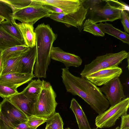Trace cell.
<instances>
[{
	"label": "cell",
	"mask_w": 129,
	"mask_h": 129,
	"mask_svg": "<svg viewBox=\"0 0 129 129\" xmlns=\"http://www.w3.org/2000/svg\"><path fill=\"white\" fill-rule=\"evenodd\" d=\"M62 70V81L67 92L80 97L99 114L108 108L109 102L99 88L85 78L73 75L68 68Z\"/></svg>",
	"instance_id": "1"
},
{
	"label": "cell",
	"mask_w": 129,
	"mask_h": 129,
	"mask_svg": "<svg viewBox=\"0 0 129 129\" xmlns=\"http://www.w3.org/2000/svg\"><path fill=\"white\" fill-rule=\"evenodd\" d=\"M37 58L34 68L35 77L45 78L50 62V52L57 35L48 24H38L35 28Z\"/></svg>",
	"instance_id": "2"
},
{
	"label": "cell",
	"mask_w": 129,
	"mask_h": 129,
	"mask_svg": "<svg viewBox=\"0 0 129 129\" xmlns=\"http://www.w3.org/2000/svg\"><path fill=\"white\" fill-rule=\"evenodd\" d=\"M105 5L99 4L90 8L88 13V18L94 23L107 21L113 22L121 19L123 10L129 12V6L118 0H104Z\"/></svg>",
	"instance_id": "3"
},
{
	"label": "cell",
	"mask_w": 129,
	"mask_h": 129,
	"mask_svg": "<svg viewBox=\"0 0 129 129\" xmlns=\"http://www.w3.org/2000/svg\"><path fill=\"white\" fill-rule=\"evenodd\" d=\"M56 96L50 84L45 81L35 103L33 115L46 119L52 116L58 104L56 101Z\"/></svg>",
	"instance_id": "4"
},
{
	"label": "cell",
	"mask_w": 129,
	"mask_h": 129,
	"mask_svg": "<svg viewBox=\"0 0 129 129\" xmlns=\"http://www.w3.org/2000/svg\"><path fill=\"white\" fill-rule=\"evenodd\" d=\"M129 56V52L122 50L97 56L90 63L85 65L80 75L81 77L85 78L87 75L100 70L118 67L124 59L128 58Z\"/></svg>",
	"instance_id": "5"
},
{
	"label": "cell",
	"mask_w": 129,
	"mask_h": 129,
	"mask_svg": "<svg viewBox=\"0 0 129 129\" xmlns=\"http://www.w3.org/2000/svg\"><path fill=\"white\" fill-rule=\"evenodd\" d=\"M27 120L26 115L8 98L0 102V129H15L18 124Z\"/></svg>",
	"instance_id": "6"
},
{
	"label": "cell",
	"mask_w": 129,
	"mask_h": 129,
	"mask_svg": "<svg viewBox=\"0 0 129 129\" xmlns=\"http://www.w3.org/2000/svg\"><path fill=\"white\" fill-rule=\"evenodd\" d=\"M129 106V98L127 97L99 114L95 119L97 128H109L114 125L120 117L127 114Z\"/></svg>",
	"instance_id": "7"
},
{
	"label": "cell",
	"mask_w": 129,
	"mask_h": 129,
	"mask_svg": "<svg viewBox=\"0 0 129 129\" xmlns=\"http://www.w3.org/2000/svg\"><path fill=\"white\" fill-rule=\"evenodd\" d=\"M32 0V3L29 6L13 10L12 16L14 19L33 25L40 19L48 17L51 13L41 4Z\"/></svg>",
	"instance_id": "8"
},
{
	"label": "cell",
	"mask_w": 129,
	"mask_h": 129,
	"mask_svg": "<svg viewBox=\"0 0 129 129\" xmlns=\"http://www.w3.org/2000/svg\"><path fill=\"white\" fill-rule=\"evenodd\" d=\"M99 88L101 91L105 94V97L111 106L126 98L119 77L112 79Z\"/></svg>",
	"instance_id": "9"
},
{
	"label": "cell",
	"mask_w": 129,
	"mask_h": 129,
	"mask_svg": "<svg viewBox=\"0 0 129 129\" xmlns=\"http://www.w3.org/2000/svg\"><path fill=\"white\" fill-rule=\"evenodd\" d=\"M41 5H52L61 10L68 14L88 9L84 5L83 0H33Z\"/></svg>",
	"instance_id": "10"
},
{
	"label": "cell",
	"mask_w": 129,
	"mask_h": 129,
	"mask_svg": "<svg viewBox=\"0 0 129 129\" xmlns=\"http://www.w3.org/2000/svg\"><path fill=\"white\" fill-rule=\"evenodd\" d=\"M122 72V69L118 67H110L89 74L85 78L96 86H101L119 77Z\"/></svg>",
	"instance_id": "11"
},
{
	"label": "cell",
	"mask_w": 129,
	"mask_h": 129,
	"mask_svg": "<svg viewBox=\"0 0 129 129\" xmlns=\"http://www.w3.org/2000/svg\"><path fill=\"white\" fill-rule=\"evenodd\" d=\"M50 58L63 63L68 68L71 66L78 67L82 64V61L80 57L74 54L65 52L59 47H52Z\"/></svg>",
	"instance_id": "12"
},
{
	"label": "cell",
	"mask_w": 129,
	"mask_h": 129,
	"mask_svg": "<svg viewBox=\"0 0 129 129\" xmlns=\"http://www.w3.org/2000/svg\"><path fill=\"white\" fill-rule=\"evenodd\" d=\"M36 46L22 55L18 62L16 72L22 73L33 74L37 58Z\"/></svg>",
	"instance_id": "13"
},
{
	"label": "cell",
	"mask_w": 129,
	"mask_h": 129,
	"mask_svg": "<svg viewBox=\"0 0 129 129\" xmlns=\"http://www.w3.org/2000/svg\"><path fill=\"white\" fill-rule=\"evenodd\" d=\"M35 77L34 74H25L18 72L0 76V83L16 89L31 80Z\"/></svg>",
	"instance_id": "14"
},
{
	"label": "cell",
	"mask_w": 129,
	"mask_h": 129,
	"mask_svg": "<svg viewBox=\"0 0 129 129\" xmlns=\"http://www.w3.org/2000/svg\"><path fill=\"white\" fill-rule=\"evenodd\" d=\"M8 99L27 117L33 115L35 102L27 98L21 92H18Z\"/></svg>",
	"instance_id": "15"
},
{
	"label": "cell",
	"mask_w": 129,
	"mask_h": 129,
	"mask_svg": "<svg viewBox=\"0 0 129 129\" xmlns=\"http://www.w3.org/2000/svg\"><path fill=\"white\" fill-rule=\"evenodd\" d=\"M14 24L20 30L25 45L29 48H33L36 46V34L33 25L23 23Z\"/></svg>",
	"instance_id": "16"
},
{
	"label": "cell",
	"mask_w": 129,
	"mask_h": 129,
	"mask_svg": "<svg viewBox=\"0 0 129 129\" xmlns=\"http://www.w3.org/2000/svg\"><path fill=\"white\" fill-rule=\"evenodd\" d=\"M70 108L75 115L79 129H91L81 106L74 98L71 100Z\"/></svg>",
	"instance_id": "17"
},
{
	"label": "cell",
	"mask_w": 129,
	"mask_h": 129,
	"mask_svg": "<svg viewBox=\"0 0 129 129\" xmlns=\"http://www.w3.org/2000/svg\"><path fill=\"white\" fill-rule=\"evenodd\" d=\"M44 81L39 79L31 80L21 92L27 98L35 102L42 90Z\"/></svg>",
	"instance_id": "18"
},
{
	"label": "cell",
	"mask_w": 129,
	"mask_h": 129,
	"mask_svg": "<svg viewBox=\"0 0 129 129\" xmlns=\"http://www.w3.org/2000/svg\"><path fill=\"white\" fill-rule=\"evenodd\" d=\"M97 26L104 34L106 33L121 41L123 43L129 44V35L127 33L123 32L114 27L111 24L105 22H100Z\"/></svg>",
	"instance_id": "19"
},
{
	"label": "cell",
	"mask_w": 129,
	"mask_h": 129,
	"mask_svg": "<svg viewBox=\"0 0 129 129\" xmlns=\"http://www.w3.org/2000/svg\"><path fill=\"white\" fill-rule=\"evenodd\" d=\"M25 45L7 32L0 25V52L6 49L17 45Z\"/></svg>",
	"instance_id": "20"
},
{
	"label": "cell",
	"mask_w": 129,
	"mask_h": 129,
	"mask_svg": "<svg viewBox=\"0 0 129 129\" xmlns=\"http://www.w3.org/2000/svg\"><path fill=\"white\" fill-rule=\"evenodd\" d=\"M26 45H17L9 47L1 52V54L3 63L7 59L20 56L29 49Z\"/></svg>",
	"instance_id": "21"
},
{
	"label": "cell",
	"mask_w": 129,
	"mask_h": 129,
	"mask_svg": "<svg viewBox=\"0 0 129 129\" xmlns=\"http://www.w3.org/2000/svg\"><path fill=\"white\" fill-rule=\"evenodd\" d=\"M13 21H4L0 25L8 33L13 37L25 45L22 34Z\"/></svg>",
	"instance_id": "22"
},
{
	"label": "cell",
	"mask_w": 129,
	"mask_h": 129,
	"mask_svg": "<svg viewBox=\"0 0 129 129\" xmlns=\"http://www.w3.org/2000/svg\"><path fill=\"white\" fill-rule=\"evenodd\" d=\"M21 55L9 58L3 64V69L0 76L16 72L18 62Z\"/></svg>",
	"instance_id": "23"
},
{
	"label": "cell",
	"mask_w": 129,
	"mask_h": 129,
	"mask_svg": "<svg viewBox=\"0 0 129 129\" xmlns=\"http://www.w3.org/2000/svg\"><path fill=\"white\" fill-rule=\"evenodd\" d=\"M83 31L97 36L103 37L105 35L97 24L89 19H87L85 21L83 25Z\"/></svg>",
	"instance_id": "24"
},
{
	"label": "cell",
	"mask_w": 129,
	"mask_h": 129,
	"mask_svg": "<svg viewBox=\"0 0 129 129\" xmlns=\"http://www.w3.org/2000/svg\"><path fill=\"white\" fill-rule=\"evenodd\" d=\"M46 126L49 129H63L64 123L59 114L55 112L48 118Z\"/></svg>",
	"instance_id": "25"
},
{
	"label": "cell",
	"mask_w": 129,
	"mask_h": 129,
	"mask_svg": "<svg viewBox=\"0 0 129 129\" xmlns=\"http://www.w3.org/2000/svg\"><path fill=\"white\" fill-rule=\"evenodd\" d=\"M13 9L11 6L3 0H0V16L7 21L15 20L13 17Z\"/></svg>",
	"instance_id": "26"
},
{
	"label": "cell",
	"mask_w": 129,
	"mask_h": 129,
	"mask_svg": "<svg viewBox=\"0 0 129 129\" xmlns=\"http://www.w3.org/2000/svg\"><path fill=\"white\" fill-rule=\"evenodd\" d=\"M18 92L17 89L0 83V96L3 99H8Z\"/></svg>",
	"instance_id": "27"
},
{
	"label": "cell",
	"mask_w": 129,
	"mask_h": 129,
	"mask_svg": "<svg viewBox=\"0 0 129 129\" xmlns=\"http://www.w3.org/2000/svg\"><path fill=\"white\" fill-rule=\"evenodd\" d=\"M9 4L13 10L24 8L30 5L32 3V0H3Z\"/></svg>",
	"instance_id": "28"
},
{
	"label": "cell",
	"mask_w": 129,
	"mask_h": 129,
	"mask_svg": "<svg viewBox=\"0 0 129 129\" xmlns=\"http://www.w3.org/2000/svg\"><path fill=\"white\" fill-rule=\"evenodd\" d=\"M27 118V124L29 127L34 129H37L39 126L46 122L48 119L33 115Z\"/></svg>",
	"instance_id": "29"
},
{
	"label": "cell",
	"mask_w": 129,
	"mask_h": 129,
	"mask_svg": "<svg viewBox=\"0 0 129 129\" xmlns=\"http://www.w3.org/2000/svg\"><path fill=\"white\" fill-rule=\"evenodd\" d=\"M67 14L64 13H50L48 17L56 21L63 23L66 26L67 22L65 17Z\"/></svg>",
	"instance_id": "30"
},
{
	"label": "cell",
	"mask_w": 129,
	"mask_h": 129,
	"mask_svg": "<svg viewBox=\"0 0 129 129\" xmlns=\"http://www.w3.org/2000/svg\"><path fill=\"white\" fill-rule=\"evenodd\" d=\"M121 21L125 32L129 33V12L125 10L122 12Z\"/></svg>",
	"instance_id": "31"
},
{
	"label": "cell",
	"mask_w": 129,
	"mask_h": 129,
	"mask_svg": "<svg viewBox=\"0 0 129 129\" xmlns=\"http://www.w3.org/2000/svg\"><path fill=\"white\" fill-rule=\"evenodd\" d=\"M121 121L119 129L129 128V115L127 114L121 116Z\"/></svg>",
	"instance_id": "32"
},
{
	"label": "cell",
	"mask_w": 129,
	"mask_h": 129,
	"mask_svg": "<svg viewBox=\"0 0 129 129\" xmlns=\"http://www.w3.org/2000/svg\"><path fill=\"white\" fill-rule=\"evenodd\" d=\"M83 2L84 6L89 9L99 4L101 2V1L99 0H83Z\"/></svg>",
	"instance_id": "33"
},
{
	"label": "cell",
	"mask_w": 129,
	"mask_h": 129,
	"mask_svg": "<svg viewBox=\"0 0 129 129\" xmlns=\"http://www.w3.org/2000/svg\"><path fill=\"white\" fill-rule=\"evenodd\" d=\"M42 5L43 7L48 10L50 13H64L61 9L52 5L45 4Z\"/></svg>",
	"instance_id": "34"
},
{
	"label": "cell",
	"mask_w": 129,
	"mask_h": 129,
	"mask_svg": "<svg viewBox=\"0 0 129 129\" xmlns=\"http://www.w3.org/2000/svg\"><path fill=\"white\" fill-rule=\"evenodd\" d=\"M15 129H34L29 127L26 122H22L18 124L16 127Z\"/></svg>",
	"instance_id": "35"
},
{
	"label": "cell",
	"mask_w": 129,
	"mask_h": 129,
	"mask_svg": "<svg viewBox=\"0 0 129 129\" xmlns=\"http://www.w3.org/2000/svg\"><path fill=\"white\" fill-rule=\"evenodd\" d=\"M3 66V61L0 52V74L2 71Z\"/></svg>",
	"instance_id": "36"
},
{
	"label": "cell",
	"mask_w": 129,
	"mask_h": 129,
	"mask_svg": "<svg viewBox=\"0 0 129 129\" xmlns=\"http://www.w3.org/2000/svg\"><path fill=\"white\" fill-rule=\"evenodd\" d=\"M5 19L3 17L0 16V24L3 22L4 21Z\"/></svg>",
	"instance_id": "37"
},
{
	"label": "cell",
	"mask_w": 129,
	"mask_h": 129,
	"mask_svg": "<svg viewBox=\"0 0 129 129\" xmlns=\"http://www.w3.org/2000/svg\"><path fill=\"white\" fill-rule=\"evenodd\" d=\"M119 129V127H118V126H117L114 129Z\"/></svg>",
	"instance_id": "38"
},
{
	"label": "cell",
	"mask_w": 129,
	"mask_h": 129,
	"mask_svg": "<svg viewBox=\"0 0 129 129\" xmlns=\"http://www.w3.org/2000/svg\"><path fill=\"white\" fill-rule=\"evenodd\" d=\"M65 129H71V128H70L69 127H67V128H65Z\"/></svg>",
	"instance_id": "39"
},
{
	"label": "cell",
	"mask_w": 129,
	"mask_h": 129,
	"mask_svg": "<svg viewBox=\"0 0 129 129\" xmlns=\"http://www.w3.org/2000/svg\"><path fill=\"white\" fill-rule=\"evenodd\" d=\"M45 129H49V128L46 126Z\"/></svg>",
	"instance_id": "40"
},
{
	"label": "cell",
	"mask_w": 129,
	"mask_h": 129,
	"mask_svg": "<svg viewBox=\"0 0 129 129\" xmlns=\"http://www.w3.org/2000/svg\"><path fill=\"white\" fill-rule=\"evenodd\" d=\"M91 129H97V128H94L93 129L91 128Z\"/></svg>",
	"instance_id": "41"
},
{
	"label": "cell",
	"mask_w": 129,
	"mask_h": 129,
	"mask_svg": "<svg viewBox=\"0 0 129 129\" xmlns=\"http://www.w3.org/2000/svg\"><path fill=\"white\" fill-rule=\"evenodd\" d=\"M126 129H129V128Z\"/></svg>",
	"instance_id": "42"
},
{
	"label": "cell",
	"mask_w": 129,
	"mask_h": 129,
	"mask_svg": "<svg viewBox=\"0 0 129 129\" xmlns=\"http://www.w3.org/2000/svg\"></svg>",
	"instance_id": "43"
}]
</instances>
